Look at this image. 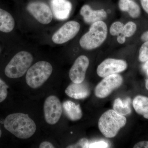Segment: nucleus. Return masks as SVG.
Wrapping results in <instances>:
<instances>
[{"instance_id":"423d86ee","label":"nucleus","mask_w":148,"mask_h":148,"mask_svg":"<svg viewBox=\"0 0 148 148\" xmlns=\"http://www.w3.org/2000/svg\"><path fill=\"white\" fill-rule=\"evenodd\" d=\"M45 118L48 124H56L61 118L62 106L58 97L55 95L49 96L44 105Z\"/></svg>"},{"instance_id":"1a4fd4ad","label":"nucleus","mask_w":148,"mask_h":148,"mask_svg":"<svg viewBox=\"0 0 148 148\" xmlns=\"http://www.w3.org/2000/svg\"><path fill=\"white\" fill-rule=\"evenodd\" d=\"M27 10L41 24H48L52 21L53 12L49 6L45 3L32 2L28 5Z\"/></svg>"},{"instance_id":"c756f323","label":"nucleus","mask_w":148,"mask_h":148,"mask_svg":"<svg viewBox=\"0 0 148 148\" xmlns=\"http://www.w3.org/2000/svg\"><path fill=\"white\" fill-rule=\"evenodd\" d=\"M141 39L143 41H148V31L143 33L141 36Z\"/></svg>"},{"instance_id":"20e7f679","label":"nucleus","mask_w":148,"mask_h":148,"mask_svg":"<svg viewBox=\"0 0 148 148\" xmlns=\"http://www.w3.org/2000/svg\"><path fill=\"white\" fill-rule=\"evenodd\" d=\"M33 56L26 51L16 53L6 66L5 73L10 78L21 77L26 73L33 62Z\"/></svg>"},{"instance_id":"4468645a","label":"nucleus","mask_w":148,"mask_h":148,"mask_svg":"<svg viewBox=\"0 0 148 148\" xmlns=\"http://www.w3.org/2000/svg\"><path fill=\"white\" fill-rule=\"evenodd\" d=\"M65 92L71 98L82 99L89 96L90 90L87 85L83 82L81 83H73L66 88Z\"/></svg>"},{"instance_id":"cd10ccee","label":"nucleus","mask_w":148,"mask_h":148,"mask_svg":"<svg viewBox=\"0 0 148 148\" xmlns=\"http://www.w3.org/2000/svg\"><path fill=\"white\" fill-rule=\"evenodd\" d=\"M143 9L148 14V0H140Z\"/></svg>"},{"instance_id":"39448f33","label":"nucleus","mask_w":148,"mask_h":148,"mask_svg":"<svg viewBox=\"0 0 148 148\" xmlns=\"http://www.w3.org/2000/svg\"><path fill=\"white\" fill-rule=\"evenodd\" d=\"M52 71L53 68L50 63L46 61H38L27 71L26 82L32 88H39L48 79Z\"/></svg>"},{"instance_id":"393cba45","label":"nucleus","mask_w":148,"mask_h":148,"mask_svg":"<svg viewBox=\"0 0 148 148\" xmlns=\"http://www.w3.org/2000/svg\"><path fill=\"white\" fill-rule=\"evenodd\" d=\"M109 147L108 143L104 141H99L89 144V148H106Z\"/></svg>"},{"instance_id":"7c9ffc66","label":"nucleus","mask_w":148,"mask_h":148,"mask_svg":"<svg viewBox=\"0 0 148 148\" xmlns=\"http://www.w3.org/2000/svg\"><path fill=\"white\" fill-rule=\"evenodd\" d=\"M143 70L147 71V70L148 69V60L146 61V63L143 65Z\"/></svg>"},{"instance_id":"dca6fc26","label":"nucleus","mask_w":148,"mask_h":148,"mask_svg":"<svg viewBox=\"0 0 148 148\" xmlns=\"http://www.w3.org/2000/svg\"><path fill=\"white\" fill-rule=\"evenodd\" d=\"M119 6L122 11L128 12L132 18H137L140 16V7L133 0H119Z\"/></svg>"},{"instance_id":"473e14b6","label":"nucleus","mask_w":148,"mask_h":148,"mask_svg":"<svg viewBox=\"0 0 148 148\" xmlns=\"http://www.w3.org/2000/svg\"><path fill=\"white\" fill-rule=\"evenodd\" d=\"M2 135V131L1 130V128H0V138H1V137Z\"/></svg>"},{"instance_id":"4be33fe9","label":"nucleus","mask_w":148,"mask_h":148,"mask_svg":"<svg viewBox=\"0 0 148 148\" xmlns=\"http://www.w3.org/2000/svg\"><path fill=\"white\" fill-rule=\"evenodd\" d=\"M139 60L145 62L148 60V41L145 42L140 48L139 51Z\"/></svg>"},{"instance_id":"f8f14e48","label":"nucleus","mask_w":148,"mask_h":148,"mask_svg":"<svg viewBox=\"0 0 148 148\" xmlns=\"http://www.w3.org/2000/svg\"><path fill=\"white\" fill-rule=\"evenodd\" d=\"M51 5L53 15L58 20L67 19L72 10L71 3L68 0H51Z\"/></svg>"},{"instance_id":"bb28decb","label":"nucleus","mask_w":148,"mask_h":148,"mask_svg":"<svg viewBox=\"0 0 148 148\" xmlns=\"http://www.w3.org/2000/svg\"><path fill=\"white\" fill-rule=\"evenodd\" d=\"M40 148H54L55 147L51 144L49 142H43L40 144L39 146Z\"/></svg>"},{"instance_id":"7ed1b4c3","label":"nucleus","mask_w":148,"mask_h":148,"mask_svg":"<svg viewBox=\"0 0 148 148\" xmlns=\"http://www.w3.org/2000/svg\"><path fill=\"white\" fill-rule=\"evenodd\" d=\"M108 33V27L104 21H99L92 23L88 32L80 39V45L86 50H91L99 47L106 40Z\"/></svg>"},{"instance_id":"f257e3e1","label":"nucleus","mask_w":148,"mask_h":148,"mask_svg":"<svg viewBox=\"0 0 148 148\" xmlns=\"http://www.w3.org/2000/svg\"><path fill=\"white\" fill-rule=\"evenodd\" d=\"M4 126L9 132L21 139L31 138L36 130L34 121L28 114L21 113L8 116L4 122Z\"/></svg>"},{"instance_id":"5701e85b","label":"nucleus","mask_w":148,"mask_h":148,"mask_svg":"<svg viewBox=\"0 0 148 148\" xmlns=\"http://www.w3.org/2000/svg\"><path fill=\"white\" fill-rule=\"evenodd\" d=\"M8 86L0 78V103L5 100L7 97Z\"/></svg>"},{"instance_id":"72a5a7b5","label":"nucleus","mask_w":148,"mask_h":148,"mask_svg":"<svg viewBox=\"0 0 148 148\" xmlns=\"http://www.w3.org/2000/svg\"><path fill=\"white\" fill-rule=\"evenodd\" d=\"M0 52H1V48H0Z\"/></svg>"},{"instance_id":"6ab92c4d","label":"nucleus","mask_w":148,"mask_h":148,"mask_svg":"<svg viewBox=\"0 0 148 148\" xmlns=\"http://www.w3.org/2000/svg\"><path fill=\"white\" fill-rule=\"evenodd\" d=\"M131 99L127 98L123 101L120 98H117L114 101L113 105V109L118 114L121 115H126L131 113V109L130 104Z\"/></svg>"},{"instance_id":"b1692460","label":"nucleus","mask_w":148,"mask_h":148,"mask_svg":"<svg viewBox=\"0 0 148 148\" xmlns=\"http://www.w3.org/2000/svg\"><path fill=\"white\" fill-rule=\"evenodd\" d=\"M88 140L86 138H82L75 145L69 146L67 148H87L89 147Z\"/></svg>"},{"instance_id":"a878e982","label":"nucleus","mask_w":148,"mask_h":148,"mask_svg":"<svg viewBox=\"0 0 148 148\" xmlns=\"http://www.w3.org/2000/svg\"><path fill=\"white\" fill-rule=\"evenodd\" d=\"M134 148H148V141H142L139 142L135 146Z\"/></svg>"},{"instance_id":"2f4dec72","label":"nucleus","mask_w":148,"mask_h":148,"mask_svg":"<svg viewBox=\"0 0 148 148\" xmlns=\"http://www.w3.org/2000/svg\"><path fill=\"white\" fill-rule=\"evenodd\" d=\"M147 76L148 77V69L147 71ZM145 86L146 88H147V90H148V78L146 80Z\"/></svg>"},{"instance_id":"9b49d317","label":"nucleus","mask_w":148,"mask_h":148,"mask_svg":"<svg viewBox=\"0 0 148 148\" xmlns=\"http://www.w3.org/2000/svg\"><path fill=\"white\" fill-rule=\"evenodd\" d=\"M89 64V59L85 56H80L77 58L69 72V77L73 83L83 82Z\"/></svg>"},{"instance_id":"412c9836","label":"nucleus","mask_w":148,"mask_h":148,"mask_svg":"<svg viewBox=\"0 0 148 148\" xmlns=\"http://www.w3.org/2000/svg\"><path fill=\"white\" fill-rule=\"evenodd\" d=\"M124 24L120 21H116L112 24L110 32L111 35L113 36H118L122 34L123 31Z\"/></svg>"},{"instance_id":"aec40b11","label":"nucleus","mask_w":148,"mask_h":148,"mask_svg":"<svg viewBox=\"0 0 148 148\" xmlns=\"http://www.w3.org/2000/svg\"><path fill=\"white\" fill-rule=\"evenodd\" d=\"M137 29V26L134 22L129 21L123 26V31L121 35L125 37H130L133 35Z\"/></svg>"},{"instance_id":"f3484780","label":"nucleus","mask_w":148,"mask_h":148,"mask_svg":"<svg viewBox=\"0 0 148 148\" xmlns=\"http://www.w3.org/2000/svg\"><path fill=\"white\" fill-rule=\"evenodd\" d=\"M63 106L66 115L71 120H78L82 117V111L79 105L68 101L64 102Z\"/></svg>"},{"instance_id":"6e6552de","label":"nucleus","mask_w":148,"mask_h":148,"mask_svg":"<svg viewBox=\"0 0 148 148\" xmlns=\"http://www.w3.org/2000/svg\"><path fill=\"white\" fill-rule=\"evenodd\" d=\"M80 25L75 21H68L62 26L52 37V40L56 44H62L73 38L79 32Z\"/></svg>"},{"instance_id":"2eb2a0df","label":"nucleus","mask_w":148,"mask_h":148,"mask_svg":"<svg viewBox=\"0 0 148 148\" xmlns=\"http://www.w3.org/2000/svg\"><path fill=\"white\" fill-rule=\"evenodd\" d=\"M15 21L13 16L6 11L0 8V32L8 33L14 29Z\"/></svg>"},{"instance_id":"c85d7f7f","label":"nucleus","mask_w":148,"mask_h":148,"mask_svg":"<svg viewBox=\"0 0 148 148\" xmlns=\"http://www.w3.org/2000/svg\"><path fill=\"white\" fill-rule=\"evenodd\" d=\"M117 40L118 42L119 43L122 44H123L125 42V40H126V37L123 35H119L118 36Z\"/></svg>"},{"instance_id":"a211bd4d","label":"nucleus","mask_w":148,"mask_h":148,"mask_svg":"<svg viewBox=\"0 0 148 148\" xmlns=\"http://www.w3.org/2000/svg\"><path fill=\"white\" fill-rule=\"evenodd\" d=\"M136 112L148 119V98L142 95L135 97L132 102Z\"/></svg>"},{"instance_id":"ddd939ff","label":"nucleus","mask_w":148,"mask_h":148,"mask_svg":"<svg viewBox=\"0 0 148 148\" xmlns=\"http://www.w3.org/2000/svg\"><path fill=\"white\" fill-rule=\"evenodd\" d=\"M80 13L84 21L88 24H92L97 21H103L107 16V12L104 9L93 10L90 6L85 5L80 10Z\"/></svg>"},{"instance_id":"f03ea898","label":"nucleus","mask_w":148,"mask_h":148,"mask_svg":"<svg viewBox=\"0 0 148 148\" xmlns=\"http://www.w3.org/2000/svg\"><path fill=\"white\" fill-rule=\"evenodd\" d=\"M126 118L114 110H110L103 113L98 121V128L107 138L115 137L120 130L126 123Z\"/></svg>"},{"instance_id":"9d476101","label":"nucleus","mask_w":148,"mask_h":148,"mask_svg":"<svg viewBox=\"0 0 148 148\" xmlns=\"http://www.w3.org/2000/svg\"><path fill=\"white\" fill-rule=\"evenodd\" d=\"M127 68V63L123 60L108 58L98 66L97 73L99 76L105 77L110 75L121 73Z\"/></svg>"},{"instance_id":"0eeeda50","label":"nucleus","mask_w":148,"mask_h":148,"mask_svg":"<svg viewBox=\"0 0 148 148\" xmlns=\"http://www.w3.org/2000/svg\"><path fill=\"white\" fill-rule=\"evenodd\" d=\"M122 82V77L119 74L105 77L95 87V95L99 98H106L114 90L119 87Z\"/></svg>"}]
</instances>
